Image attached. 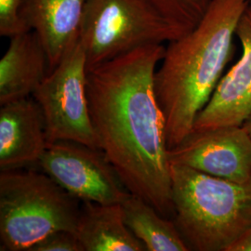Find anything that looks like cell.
Segmentation results:
<instances>
[{
  "mask_svg": "<svg viewBox=\"0 0 251 251\" xmlns=\"http://www.w3.org/2000/svg\"><path fill=\"white\" fill-rule=\"evenodd\" d=\"M22 0H0V35L11 37L30 31L20 14Z\"/></svg>",
  "mask_w": 251,
  "mask_h": 251,
  "instance_id": "cell-16",
  "label": "cell"
},
{
  "mask_svg": "<svg viewBox=\"0 0 251 251\" xmlns=\"http://www.w3.org/2000/svg\"><path fill=\"white\" fill-rule=\"evenodd\" d=\"M37 164L68 194L83 202L121 204L131 194L100 149L57 141L49 144Z\"/></svg>",
  "mask_w": 251,
  "mask_h": 251,
  "instance_id": "cell-7",
  "label": "cell"
},
{
  "mask_svg": "<svg viewBox=\"0 0 251 251\" xmlns=\"http://www.w3.org/2000/svg\"><path fill=\"white\" fill-rule=\"evenodd\" d=\"M249 1H251V0H249Z\"/></svg>",
  "mask_w": 251,
  "mask_h": 251,
  "instance_id": "cell-20",
  "label": "cell"
},
{
  "mask_svg": "<svg viewBox=\"0 0 251 251\" xmlns=\"http://www.w3.org/2000/svg\"><path fill=\"white\" fill-rule=\"evenodd\" d=\"M29 251H84L76 233L57 231L35 244Z\"/></svg>",
  "mask_w": 251,
  "mask_h": 251,
  "instance_id": "cell-17",
  "label": "cell"
},
{
  "mask_svg": "<svg viewBox=\"0 0 251 251\" xmlns=\"http://www.w3.org/2000/svg\"><path fill=\"white\" fill-rule=\"evenodd\" d=\"M87 0H22L20 14L45 48L49 73L78 39ZM48 73V74H49Z\"/></svg>",
  "mask_w": 251,
  "mask_h": 251,
  "instance_id": "cell-11",
  "label": "cell"
},
{
  "mask_svg": "<svg viewBox=\"0 0 251 251\" xmlns=\"http://www.w3.org/2000/svg\"><path fill=\"white\" fill-rule=\"evenodd\" d=\"M49 145L45 117L34 97L0 108V170H20L38 163Z\"/></svg>",
  "mask_w": 251,
  "mask_h": 251,
  "instance_id": "cell-10",
  "label": "cell"
},
{
  "mask_svg": "<svg viewBox=\"0 0 251 251\" xmlns=\"http://www.w3.org/2000/svg\"><path fill=\"white\" fill-rule=\"evenodd\" d=\"M48 73V55L36 32L11 36L0 60V105L32 97Z\"/></svg>",
  "mask_w": 251,
  "mask_h": 251,
  "instance_id": "cell-12",
  "label": "cell"
},
{
  "mask_svg": "<svg viewBox=\"0 0 251 251\" xmlns=\"http://www.w3.org/2000/svg\"><path fill=\"white\" fill-rule=\"evenodd\" d=\"M77 200L45 172L1 171L0 250L29 251L54 232L75 233Z\"/></svg>",
  "mask_w": 251,
  "mask_h": 251,
  "instance_id": "cell-4",
  "label": "cell"
},
{
  "mask_svg": "<svg viewBox=\"0 0 251 251\" xmlns=\"http://www.w3.org/2000/svg\"><path fill=\"white\" fill-rule=\"evenodd\" d=\"M171 24L185 35L204 16L210 0H150Z\"/></svg>",
  "mask_w": 251,
  "mask_h": 251,
  "instance_id": "cell-15",
  "label": "cell"
},
{
  "mask_svg": "<svg viewBox=\"0 0 251 251\" xmlns=\"http://www.w3.org/2000/svg\"><path fill=\"white\" fill-rule=\"evenodd\" d=\"M242 55L222 77L206 106L198 114L193 130L241 126L251 110V1L236 28Z\"/></svg>",
  "mask_w": 251,
  "mask_h": 251,
  "instance_id": "cell-9",
  "label": "cell"
},
{
  "mask_svg": "<svg viewBox=\"0 0 251 251\" xmlns=\"http://www.w3.org/2000/svg\"><path fill=\"white\" fill-rule=\"evenodd\" d=\"M182 36L150 0H87L79 31L88 70L137 48Z\"/></svg>",
  "mask_w": 251,
  "mask_h": 251,
  "instance_id": "cell-5",
  "label": "cell"
},
{
  "mask_svg": "<svg viewBox=\"0 0 251 251\" xmlns=\"http://www.w3.org/2000/svg\"><path fill=\"white\" fill-rule=\"evenodd\" d=\"M227 251H251V226Z\"/></svg>",
  "mask_w": 251,
  "mask_h": 251,
  "instance_id": "cell-18",
  "label": "cell"
},
{
  "mask_svg": "<svg viewBox=\"0 0 251 251\" xmlns=\"http://www.w3.org/2000/svg\"><path fill=\"white\" fill-rule=\"evenodd\" d=\"M173 221L190 251H227L251 226V180L171 163Z\"/></svg>",
  "mask_w": 251,
  "mask_h": 251,
  "instance_id": "cell-3",
  "label": "cell"
},
{
  "mask_svg": "<svg viewBox=\"0 0 251 251\" xmlns=\"http://www.w3.org/2000/svg\"><path fill=\"white\" fill-rule=\"evenodd\" d=\"M169 159L218 178L251 180V140L242 126L193 130L169 150Z\"/></svg>",
  "mask_w": 251,
  "mask_h": 251,
  "instance_id": "cell-8",
  "label": "cell"
},
{
  "mask_svg": "<svg viewBox=\"0 0 251 251\" xmlns=\"http://www.w3.org/2000/svg\"><path fill=\"white\" fill-rule=\"evenodd\" d=\"M163 44H149L88 70L87 93L100 149L127 190L173 219L166 119L155 91Z\"/></svg>",
  "mask_w": 251,
  "mask_h": 251,
  "instance_id": "cell-1",
  "label": "cell"
},
{
  "mask_svg": "<svg viewBox=\"0 0 251 251\" xmlns=\"http://www.w3.org/2000/svg\"><path fill=\"white\" fill-rule=\"evenodd\" d=\"M249 0H210L198 25L170 42L155 73L169 150L194 129L230 60L233 36Z\"/></svg>",
  "mask_w": 251,
  "mask_h": 251,
  "instance_id": "cell-2",
  "label": "cell"
},
{
  "mask_svg": "<svg viewBox=\"0 0 251 251\" xmlns=\"http://www.w3.org/2000/svg\"><path fill=\"white\" fill-rule=\"evenodd\" d=\"M243 128L246 130V132L249 135V137L251 138V110L250 114L247 116L245 118V120L243 121L242 123Z\"/></svg>",
  "mask_w": 251,
  "mask_h": 251,
  "instance_id": "cell-19",
  "label": "cell"
},
{
  "mask_svg": "<svg viewBox=\"0 0 251 251\" xmlns=\"http://www.w3.org/2000/svg\"><path fill=\"white\" fill-rule=\"evenodd\" d=\"M75 233L84 251H146L126 224L121 204L83 202Z\"/></svg>",
  "mask_w": 251,
  "mask_h": 251,
  "instance_id": "cell-13",
  "label": "cell"
},
{
  "mask_svg": "<svg viewBox=\"0 0 251 251\" xmlns=\"http://www.w3.org/2000/svg\"><path fill=\"white\" fill-rule=\"evenodd\" d=\"M87 57L79 37L33 94L45 117L49 144L72 141L100 149L87 93Z\"/></svg>",
  "mask_w": 251,
  "mask_h": 251,
  "instance_id": "cell-6",
  "label": "cell"
},
{
  "mask_svg": "<svg viewBox=\"0 0 251 251\" xmlns=\"http://www.w3.org/2000/svg\"><path fill=\"white\" fill-rule=\"evenodd\" d=\"M126 224L146 251H189L174 221L161 215L143 198L130 194L121 203Z\"/></svg>",
  "mask_w": 251,
  "mask_h": 251,
  "instance_id": "cell-14",
  "label": "cell"
}]
</instances>
